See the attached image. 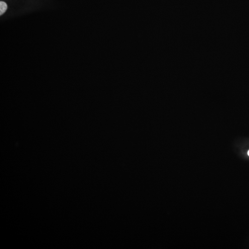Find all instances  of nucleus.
Here are the masks:
<instances>
[{
	"instance_id": "1",
	"label": "nucleus",
	"mask_w": 249,
	"mask_h": 249,
	"mask_svg": "<svg viewBox=\"0 0 249 249\" xmlns=\"http://www.w3.org/2000/svg\"><path fill=\"white\" fill-rule=\"evenodd\" d=\"M7 8H8V6L5 2H0V15H2L7 10Z\"/></svg>"
},
{
	"instance_id": "2",
	"label": "nucleus",
	"mask_w": 249,
	"mask_h": 249,
	"mask_svg": "<svg viewBox=\"0 0 249 249\" xmlns=\"http://www.w3.org/2000/svg\"><path fill=\"white\" fill-rule=\"evenodd\" d=\"M248 156H249V151H248Z\"/></svg>"
}]
</instances>
